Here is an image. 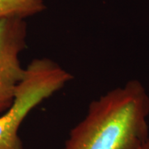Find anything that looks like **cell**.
Masks as SVG:
<instances>
[{
  "instance_id": "obj_4",
  "label": "cell",
  "mask_w": 149,
  "mask_h": 149,
  "mask_svg": "<svg viewBox=\"0 0 149 149\" xmlns=\"http://www.w3.org/2000/svg\"><path fill=\"white\" fill-rule=\"evenodd\" d=\"M44 0H0V19L20 17L25 19L45 10Z\"/></svg>"
},
{
  "instance_id": "obj_5",
  "label": "cell",
  "mask_w": 149,
  "mask_h": 149,
  "mask_svg": "<svg viewBox=\"0 0 149 149\" xmlns=\"http://www.w3.org/2000/svg\"><path fill=\"white\" fill-rule=\"evenodd\" d=\"M139 149H149V138L142 144V146Z\"/></svg>"
},
{
  "instance_id": "obj_1",
  "label": "cell",
  "mask_w": 149,
  "mask_h": 149,
  "mask_svg": "<svg viewBox=\"0 0 149 149\" xmlns=\"http://www.w3.org/2000/svg\"><path fill=\"white\" fill-rule=\"evenodd\" d=\"M149 95L131 80L89 104L70 131L63 149H139L149 138Z\"/></svg>"
},
{
  "instance_id": "obj_3",
  "label": "cell",
  "mask_w": 149,
  "mask_h": 149,
  "mask_svg": "<svg viewBox=\"0 0 149 149\" xmlns=\"http://www.w3.org/2000/svg\"><path fill=\"white\" fill-rule=\"evenodd\" d=\"M27 22L20 17L0 19V113L12 105L25 68L20 55L27 47Z\"/></svg>"
},
{
  "instance_id": "obj_2",
  "label": "cell",
  "mask_w": 149,
  "mask_h": 149,
  "mask_svg": "<svg viewBox=\"0 0 149 149\" xmlns=\"http://www.w3.org/2000/svg\"><path fill=\"white\" fill-rule=\"evenodd\" d=\"M72 74L49 58H36L25 67L11 107L0 116V149H24L18 135L28 113L61 90Z\"/></svg>"
}]
</instances>
